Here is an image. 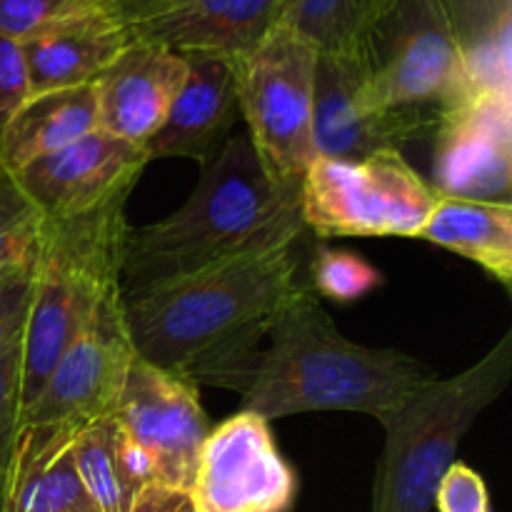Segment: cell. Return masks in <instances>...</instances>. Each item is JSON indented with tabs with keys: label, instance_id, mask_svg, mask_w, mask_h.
<instances>
[{
	"label": "cell",
	"instance_id": "8fae6325",
	"mask_svg": "<svg viewBox=\"0 0 512 512\" xmlns=\"http://www.w3.org/2000/svg\"><path fill=\"white\" fill-rule=\"evenodd\" d=\"M110 415L148 453L158 483L190 490L213 428L200 405L198 385L135 358Z\"/></svg>",
	"mask_w": 512,
	"mask_h": 512
},
{
	"label": "cell",
	"instance_id": "2e32d148",
	"mask_svg": "<svg viewBox=\"0 0 512 512\" xmlns=\"http://www.w3.org/2000/svg\"><path fill=\"white\" fill-rule=\"evenodd\" d=\"M285 0H180L125 25L130 40L243 63L278 28Z\"/></svg>",
	"mask_w": 512,
	"mask_h": 512
},
{
	"label": "cell",
	"instance_id": "9c48e42d",
	"mask_svg": "<svg viewBox=\"0 0 512 512\" xmlns=\"http://www.w3.org/2000/svg\"><path fill=\"white\" fill-rule=\"evenodd\" d=\"M135 358L138 353L118 285L100 298L20 420L23 425L83 430L95 420L108 418Z\"/></svg>",
	"mask_w": 512,
	"mask_h": 512
},
{
	"label": "cell",
	"instance_id": "d4e9b609",
	"mask_svg": "<svg viewBox=\"0 0 512 512\" xmlns=\"http://www.w3.org/2000/svg\"><path fill=\"white\" fill-rule=\"evenodd\" d=\"M308 285L313 295L333 303H355L383 285V273L358 253L320 245L308 260Z\"/></svg>",
	"mask_w": 512,
	"mask_h": 512
},
{
	"label": "cell",
	"instance_id": "d6986e66",
	"mask_svg": "<svg viewBox=\"0 0 512 512\" xmlns=\"http://www.w3.org/2000/svg\"><path fill=\"white\" fill-rule=\"evenodd\" d=\"M78 430L23 425L8 465L5 512H98L73 460Z\"/></svg>",
	"mask_w": 512,
	"mask_h": 512
},
{
	"label": "cell",
	"instance_id": "44dd1931",
	"mask_svg": "<svg viewBox=\"0 0 512 512\" xmlns=\"http://www.w3.org/2000/svg\"><path fill=\"white\" fill-rule=\"evenodd\" d=\"M480 265L500 285H512V205L440 195L418 238Z\"/></svg>",
	"mask_w": 512,
	"mask_h": 512
},
{
	"label": "cell",
	"instance_id": "4fadbf2b",
	"mask_svg": "<svg viewBox=\"0 0 512 512\" xmlns=\"http://www.w3.org/2000/svg\"><path fill=\"white\" fill-rule=\"evenodd\" d=\"M433 138L440 195L512 205V95L468 90L440 115Z\"/></svg>",
	"mask_w": 512,
	"mask_h": 512
},
{
	"label": "cell",
	"instance_id": "7a4b0ae2",
	"mask_svg": "<svg viewBox=\"0 0 512 512\" xmlns=\"http://www.w3.org/2000/svg\"><path fill=\"white\" fill-rule=\"evenodd\" d=\"M305 235L300 183H283L260 160L248 133H233L200 168L190 198L158 223L128 228L120 290L153 288Z\"/></svg>",
	"mask_w": 512,
	"mask_h": 512
},
{
	"label": "cell",
	"instance_id": "9a60e30c",
	"mask_svg": "<svg viewBox=\"0 0 512 512\" xmlns=\"http://www.w3.org/2000/svg\"><path fill=\"white\" fill-rule=\"evenodd\" d=\"M185 78L158 133L145 143L148 160L188 158L203 168L223 150L240 123L238 63L190 53Z\"/></svg>",
	"mask_w": 512,
	"mask_h": 512
},
{
	"label": "cell",
	"instance_id": "d590c367",
	"mask_svg": "<svg viewBox=\"0 0 512 512\" xmlns=\"http://www.w3.org/2000/svg\"><path fill=\"white\" fill-rule=\"evenodd\" d=\"M30 260V258H28ZM20 263H23V260H20ZM13 265H18V263H0V278H3L5 273H8L10 268H13Z\"/></svg>",
	"mask_w": 512,
	"mask_h": 512
},
{
	"label": "cell",
	"instance_id": "d6a6232c",
	"mask_svg": "<svg viewBox=\"0 0 512 512\" xmlns=\"http://www.w3.org/2000/svg\"><path fill=\"white\" fill-rule=\"evenodd\" d=\"M105 13L113 15L120 25H128L138 18L140 8L145 5V0H95Z\"/></svg>",
	"mask_w": 512,
	"mask_h": 512
},
{
	"label": "cell",
	"instance_id": "30bf717a",
	"mask_svg": "<svg viewBox=\"0 0 512 512\" xmlns=\"http://www.w3.org/2000/svg\"><path fill=\"white\" fill-rule=\"evenodd\" d=\"M190 495L198 512H290L298 475L280 453L268 420L238 410L210 428Z\"/></svg>",
	"mask_w": 512,
	"mask_h": 512
},
{
	"label": "cell",
	"instance_id": "836d02e7",
	"mask_svg": "<svg viewBox=\"0 0 512 512\" xmlns=\"http://www.w3.org/2000/svg\"><path fill=\"white\" fill-rule=\"evenodd\" d=\"M175 3H180V0H145V5H143V8H140L138 18H135V20L148 18V15L158 13V10H163V8H170V5H175ZM135 20H133V23H135Z\"/></svg>",
	"mask_w": 512,
	"mask_h": 512
},
{
	"label": "cell",
	"instance_id": "f1b7e54d",
	"mask_svg": "<svg viewBox=\"0 0 512 512\" xmlns=\"http://www.w3.org/2000/svg\"><path fill=\"white\" fill-rule=\"evenodd\" d=\"M33 285L35 255L30 260L13 265L0 278V353L23 338L25 320H28L30 303H33Z\"/></svg>",
	"mask_w": 512,
	"mask_h": 512
},
{
	"label": "cell",
	"instance_id": "52a82bcc",
	"mask_svg": "<svg viewBox=\"0 0 512 512\" xmlns=\"http://www.w3.org/2000/svg\"><path fill=\"white\" fill-rule=\"evenodd\" d=\"M440 193L400 153L315 158L300 180L305 230L330 238H418Z\"/></svg>",
	"mask_w": 512,
	"mask_h": 512
},
{
	"label": "cell",
	"instance_id": "603a6c76",
	"mask_svg": "<svg viewBox=\"0 0 512 512\" xmlns=\"http://www.w3.org/2000/svg\"><path fill=\"white\" fill-rule=\"evenodd\" d=\"M73 460L85 493L98 512H125L133 503L135 488L120 458V428L113 415L78 430L73 440Z\"/></svg>",
	"mask_w": 512,
	"mask_h": 512
},
{
	"label": "cell",
	"instance_id": "4316f807",
	"mask_svg": "<svg viewBox=\"0 0 512 512\" xmlns=\"http://www.w3.org/2000/svg\"><path fill=\"white\" fill-rule=\"evenodd\" d=\"M93 0H0V38L25 43Z\"/></svg>",
	"mask_w": 512,
	"mask_h": 512
},
{
	"label": "cell",
	"instance_id": "8992f818",
	"mask_svg": "<svg viewBox=\"0 0 512 512\" xmlns=\"http://www.w3.org/2000/svg\"><path fill=\"white\" fill-rule=\"evenodd\" d=\"M353 55L368 100L385 110L433 118L468 93L445 0H390Z\"/></svg>",
	"mask_w": 512,
	"mask_h": 512
},
{
	"label": "cell",
	"instance_id": "cb8c5ba5",
	"mask_svg": "<svg viewBox=\"0 0 512 512\" xmlns=\"http://www.w3.org/2000/svg\"><path fill=\"white\" fill-rule=\"evenodd\" d=\"M390 0H285L280 23L318 53H353Z\"/></svg>",
	"mask_w": 512,
	"mask_h": 512
},
{
	"label": "cell",
	"instance_id": "e0dca14e",
	"mask_svg": "<svg viewBox=\"0 0 512 512\" xmlns=\"http://www.w3.org/2000/svg\"><path fill=\"white\" fill-rule=\"evenodd\" d=\"M185 58L155 43L130 40L95 80L98 128L145 150L185 78Z\"/></svg>",
	"mask_w": 512,
	"mask_h": 512
},
{
	"label": "cell",
	"instance_id": "484cf974",
	"mask_svg": "<svg viewBox=\"0 0 512 512\" xmlns=\"http://www.w3.org/2000/svg\"><path fill=\"white\" fill-rule=\"evenodd\" d=\"M43 218L18 185L13 173L0 165V263L33 258L40 243Z\"/></svg>",
	"mask_w": 512,
	"mask_h": 512
},
{
	"label": "cell",
	"instance_id": "3957f363",
	"mask_svg": "<svg viewBox=\"0 0 512 512\" xmlns=\"http://www.w3.org/2000/svg\"><path fill=\"white\" fill-rule=\"evenodd\" d=\"M268 338L240 390V410L268 423L323 410L363 413L380 423L405 395L435 378L413 355L345 338L313 290L285 308Z\"/></svg>",
	"mask_w": 512,
	"mask_h": 512
},
{
	"label": "cell",
	"instance_id": "5b68a950",
	"mask_svg": "<svg viewBox=\"0 0 512 512\" xmlns=\"http://www.w3.org/2000/svg\"><path fill=\"white\" fill-rule=\"evenodd\" d=\"M128 195L88 213L43 220L35 253L33 303L23 330V410L108 290L120 285ZM23 423V420H20Z\"/></svg>",
	"mask_w": 512,
	"mask_h": 512
},
{
	"label": "cell",
	"instance_id": "277c9868",
	"mask_svg": "<svg viewBox=\"0 0 512 512\" xmlns=\"http://www.w3.org/2000/svg\"><path fill=\"white\" fill-rule=\"evenodd\" d=\"M512 378V330L453 378H430L383 420L385 445L375 468L370 512H430L440 480L478 415Z\"/></svg>",
	"mask_w": 512,
	"mask_h": 512
},
{
	"label": "cell",
	"instance_id": "6da1fadb",
	"mask_svg": "<svg viewBox=\"0 0 512 512\" xmlns=\"http://www.w3.org/2000/svg\"><path fill=\"white\" fill-rule=\"evenodd\" d=\"M303 238L123 293L138 358L193 385L240 393L263 338L285 308L310 290Z\"/></svg>",
	"mask_w": 512,
	"mask_h": 512
},
{
	"label": "cell",
	"instance_id": "ac0fdd59",
	"mask_svg": "<svg viewBox=\"0 0 512 512\" xmlns=\"http://www.w3.org/2000/svg\"><path fill=\"white\" fill-rule=\"evenodd\" d=\"M128 43L125 25L93 0L20 43L30 95L93 85Z\"/></svg>",
	"mask_w": 512,
	"mask_h": 512
},
{
	"label": "cell",
	"instance_id": "4dcf8cb0",
	"mask_svg": "<svg viewBox=\"0 0 512 512\" xmlns=\"http://www.w3.org/2000/svg\"><path fill=\"white\" fill-rule=\"evenodd\" d=\"M30 98L28 68H25L20 43L0 38V135L15 115V110Z\"/></svg>",
	"mask_w": 512,
	"mask_h": 512
},
{
	"label": "cell",
	"instance_id": "5bb4252c",
	"mask_svg": "<svg viewBox=\"0 0 512 512\" xmlns=\"http://www.w3.org/2000/svg\"><path fill=\"white\" fill-rule=\"evenodd\" d=\"M148 163L143 148L98 128L25 165L15 180L40 218L63 220L133 193Z\"/></svg>",
	"mask_w": 512,
	"mask_h": 512
},
{
	"label": "cell",
	"instance_id": "e575fe53",
	"mask_svg": "<svg viewBox=\"0 0 512 512\" xmlns=\"http://www.w3.org/2000/svg\"><path fill=\"white\" fill-rule=\"evenodd\" d=\"M5 495H8V470L0 475V512H5Z\"/></svg>",
	"mask_w": 512,
	"mask_h": 512
},
{
	"label": "cell",
	"instance_id": "f546056e",
	"mask_svg": "<svg viewBox=\"0 0 512 512\" xmlns=\"http://www.w3.org/2000/svg\"><path fill=\"white\" fill-rule=\"evenodd\" d=\"M438 512H490V493L483 475L455 460L435 490Z\"/></svg>",
	"mask_w": 512,
	"mask_h": 512
},
{
	"label": "cell",
	"instance_id": "83f0119b",
	"mask_svg": "<svg viewBox=\"0 0 512 512\" xmlns=\"http://www.w3.org/2000/svg\"><path fill=\"white\" fill-rule=\"evenodd\" d=\"M20 360L23 338L0 353V475L8 470L23 423V393H20Z\"/></svg>",
	"mask_w": 512,
	"mask_h": 512
},
{
	"label": "cell",
	"instance_id": "7402d4cb",
	"mask_svg": "<svg viewBox=\"0 0 512 512\" xmlns=\"http://www.w3.org/2000/svg\"><path fill=\"white\" fill-rule=\"evenodd\" d=\"M473 93L512 95V0H445Z\"/></svg>",
	"mask_w": 512,
	"mask_h": 512
},
{
	"label": "cell",
	"instance_id": "1f68e13d",
	"mask_svg": "<svg viewBox=\"0 0 512 512\" xmlns=\"http://www.w3.org/2000/svg\"><path fill=\"white\" fill-rule=\"evenodd\" d=\"M125 512H198L190 490L165 483H148L135 493Z\"/></svg>",
	"mask_w": 512,
	"mask_h": 512
},
{
	"label": "cell",
	"instance_id": "ba28073f",
	"mask_svg": "<svg viewBox=\"0 0 512 512\" xmlns=\"http://www.w3.org/2000/svg\"><path fill=\"white\" fill-rule=\"evenodd\" d=\"M318 50L278 28L238 63L240 118L265 168L283 183H300L315 155L313 108Z\"/></svg>",
	"mask_w": 512,
	"mask_h": 512
},
{
	"label": "cell",
	"instance_id": "ffe728a7",
	"mask_svg": "<svg viewBox=\"0 0 512 512\" xmlns=\"http://www.w3.org/2000/svg\"><path fill=\"white\" fill-rule=\"evenodd\" d=\"M93 130H98L95 83L35 93L15 110L0 135V165L15 175Z\"/></svg>",
	"mask_w": 512,
	"mask_h": 512
},
{
	"label": "cell",
	"instance_id": "7c38bea8",
	"mask_svg": "<svg viewBox=\"0 0 512 512\" xmlns=\"http://www.w3.org/2000/svg\"><path fill=\"white\" fill-rule=\"evenodd\" d=\"M435 120L405 110H385L368 100L363 70L353 53H318L315 65L313 140L318 158L363 160L405 153L410 143L433 135Z\"/></svg>",
	"mask_w": 512,
	"mask_h": 512
}]
</instances>
